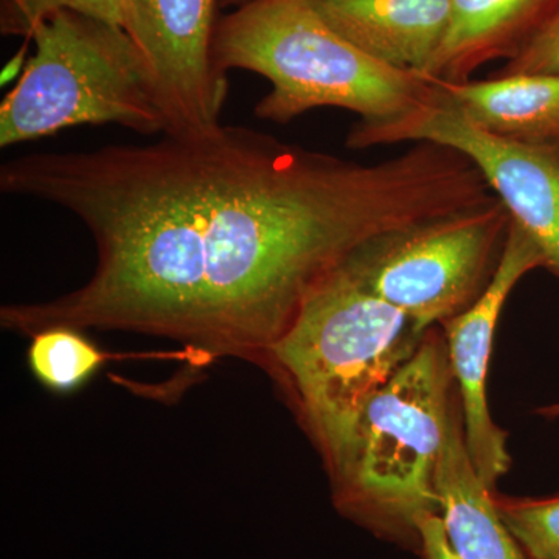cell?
<instances>
[{
	"label": "cell",
	"mask_w": 559,
	"mask_h": 559,
	"mask_svg": "<svg viewBox=\"0 0 559 559\" xmlns=\"http://www.w3.org/2000/svg\"><path fill=\"white\" fill-rule=\"evenodd\" d=\"M0 190L72 213L97 249L64 296L3 307L5 329L120 330L263 366L316 289L367 242L492 200L460 151L417 142L364 165L248 127L35 153Z\"/></svg>",
	"instance_id": "6da1fadb"
},
{
	"label": "cell",
	"mask_w": 559,
	"mask_h": 559,
	"mask_svg": "<svg viewBox=\"0 0 559 559\" xmlns=\"http://www.w3.org/2000/svg\"><path fill=\"white\" fill-rule=\"evenodd\" d=\"M110 356L80 330L50 326L33 334L27 359L33 377L51 392L80 389L108 362Z\"/></svg>",
	"instance_id": "5bb4252c"
},
{
	"label": "cell",
	"mask_w": 559,
	"mask_h": 559,
	"mask_svg": "<svg viewBox=\"0 0 559 559\" xmlns=\"http://www.w3.org/2000/svg\"><path fill=\"white\" fill-rule=\"evenodd\" d=\"M495 503L530 559H559V495L547 499L495 496Z\"/></svg>",
	"instance_id": "9a60e30c"
},
{
	"label": "cell",
	"mask_w": 559,
	"mask_h": 559,
	"mask_svg": "<svg viewBox=\"0 0 559 559\" xmlns=\"http://www.w3.org/2000/svg\"><path fill=\"white\" fill-rule=\"evenodd\" d=\"M452 381L447 341L428 334L326 465L342 514L381 538L419 547V521L440 514L436 480Z\"/></svg>",
	"instance_id": "277c9868"
},
{
	"label": "cell",
	"mask_w": 559,
	"mask_h": 559,
	"mask_svg": "<svg viewBox=\"0 0 559 559\" xmlns=\"http://www.w3.org/2000/svg\"><path fill=\"white\" fill-rule=\"evenodd\" d=\"M444 103L481 130L527 143H559V73L443 83Z\"/></svg>",
	"instance_id": "4fadbf2b"
},
{
	"label": "cell",
	"mask_w": 559,
	"mask_h": 559,
	"mask_svg": "<svg viewBox=\"0 0 559 559\" xmlns=\"http://www.w3.org/2000/svg\"><path fill=\"white\" fill-rule=\"evenodd\" d=\"M318 9L373 60L421 75L451 20V0H318Z\"/></svg>",
	"instance_id": "30bf717a"
},
{
	"label": "cell",
	"mask_w": 559,
	"mask_h": 559,
	"mask_svg": "<svg viewBox=\"0 0 559 559\" xmlns=\"http://www.w3.org/2000/svg\"><path fill=\"white\" fill-rule=\"evenodd\" d=\"M35 55L0 105V146L80 124L167 132L148 66L124 28L58 11L31 38Z\"/></svg>",
	"instance_id": "5b68a950"
},
{
	"label": "cell",
	"mask_w": 559,
	"mask_h": 559,
	"mask_svg": "<svg viewBox=\"0 0 559 559\" xmlns=\"http://www.w3.org/2000/svg\"><path fill=\"white\" fill-rule=\"evenodd\" d=\"M559 11V0H451V20L423 75L463 83L491 61L516 58Z\"/></svg>",
	"instance_id": "8fae6325"
},
{
	"label": "cell",
	"mask_w": 559,
	"mask_h": 559,
	"mask_svg": "<svg viewBox=\"0 0 559 559\" xmlns=\"http://www.w3.org/2000/svg\"><path fill=\"white\" fill-rule=\"evenodd\" d=\"M520 73H559V11L539 35L495 76Z\"/></svg>",
	"instance_id": "e0dca14e"
},
{
	"label": "cell",
	"mask_w": 559,
	"mask_h": 559,
	"mask_svg": "<svg viewBox=\"0 0 559 559\" xmlns=\"http://www.w3.org/2000/svg\"><path fill=\"white\" fill-rule=\"evenodd\" d=\"M219 0H124V32L148 66L165 135L218 128L229 80L213 58Z\"/></svg>",
	"instance_id": "ba28073f"
},
{
	"label": "cell",
	"mask_w": 559,
	"mask_h": 559,
	"mask_svg": "<svg viewBox=\"0 0 559 559\" xmlns=\"http://www.w3.org/2000/svg\"><path fill=\"white\" fill-rule=\"evenodd\" d=\"M426 334L344 263L312 293L263 366L289 393L329 465Z\"/></svg>",
	"instance_id": "3957f363"
},
{
	"label": "cell",
	"mask_w": 559,
	"mask_h": 559,
	"mask_svg": "<svg viewBox=\"0 0 559 559\" xmlns=\"http://www.w3.org/2000/svg\"><path fill=\"white\" fill-rule=\"evenodd\" d=\"M213 58L221 72L249 70L272 90L259 119L286 124L333 106L359 114V123L400 119L436 100V80L373 60L334 31L318 0H248L216 25Z\"/></svg>",
	"instance_id": "7a4b0ae2"
},
{
	"label": "cell",
	"mask_w": 559,
	"mask_h": 559,
	"mask_svg": "<svg viewBox=\"0 0 559 559\" xmlns=\"http://www.w3.org/2000/svg\"><path fill=\"white\" fill-rule=\"evenodd\" d=\"M436 485L440 516L460 559H530L503 524L492 489L485 485L471 462L463 414L455 403L451 407Z\"/></svg>",
	"instance_id": "7c38bea8"
},
{
	"label": "cell",
	"mask_w": 559,
	"mask_h": 559,
	"mask_svg": "<svg viewBox=\"0 0 559 559\" xmlns=\"http://www.w3.org/2000/svg\"><path fill=\"white\" fill-rule=\"evenodd\" d=\"M64 10L124 27V0H2L0 31L28 39L40 22Z\"/></svg>",
	"instance_id": "2e32d148"
},
{
	"label": "cell",
	"mask_w": 559,
	"mask_h": 559,
	"mask_svg": "<svg viewBox=\"0 0 559 559\" xmlns=\"http://www.w3.org/2000/svg\"><path fill=\"white\" fill-rule=\"evenodd\" d=\"M540 415H544V417H559V403L558 404H551L549 407H544V409L539 411Z\"/></svg>",
	"instance_id": "ffe728a7"
},
{
	"label": "cell",
	"mask_w": 559,
	"mask_h": 559,
	"mask_svg": "<svg viewBox=\"0 0 559 559\" xmlns=\"http://www.w3.org/2000/svg\"><path fill=\"white\" fill-rule=\"evenodd\" d=\"M511 216L496 198L479 207L389 231L345 263L374 296L421 331L468 310L491 282Z\"/></svg>",
	"instance_id": "8992f818"
},
{
	"label": "cell",
	"mask_w": 559,
	"mask_h": 559,
	"mask_svg": "<svg viewBox=\"0 0 559 559\" xmlns=\"http://www.w3.org/2000/svg\"><path fill=\"white\" fill-rule=\"evenodd\" d=\"M28 43H32V40L25 39V44L24 46H22L21 51H17L16 57H14L13 60H11L9 64H7V68L3 69L2 84H5L7 81L13 80L14 76H16L17 73H20L22 61H24L25 51H27Z\"/></svg>",
	"instance_id": "d6986e66"
},
{
	"label": "cell",
	"mask_w": 559,
	"mask_h": 559,
	"mask_svg": "<svg viewBox=\"0 0 559 559\" xmlns=\"http://www.w3.org/2000/svg\"><path fill=\"white\" fill-rule=\"evenodd\" d=\"M544 267L543 253L532 238L511 221L506 248L487 289L460 314L444 322L451 371L462 399L466 450L488 488L510 469L507 433L489 415L487 374L496 325L511 290L528 272Z\"/></svg>",
	"instance_id": "9c48e42d"
},
{
	"label": "cell",
	"mask_w": 559,
	"mask_h": 559,
	"mask_svg": "<svg viewBox=\"0 0 559 559\" xmlns=\"http://www.w3.org/2000/svg\"><path fill=\"white\" fill-rule=\"evenodd\" d=\"M400 142L439 143L469 157L511 221L543 253L544 267L559 278V143L521 142L481 130L440 92L400 119L355 124L347 139L353 150Z\"/></svg>",
	"instance_id": "52a82bcc"
},
{
	"label": "cell",
	"mask_w": 559,
	"mask_h": 559,
	"mask_svg": "<svg viewBox=\"0 0 559 559\" xmlns=\"http://www.w3.org/2000/svg\"><path fill=\"white\" fill-rule=\"evenodd\" d=\"M419 554L423 559H460L452 549L440 514L432 513L423 518L418 524Z\"/></svg>",
	"instance_id": "ac0fdd59"
},
{
	"label": "cell",
	"mask_w": 559,
	"mask_h": 559,
	"mask_svg": "<svg viewBox=\"0 0 559 559\" xmlns=\"http://www.w3.org/2000/svg\"><path fill=\"white\" fill-rule=\"evenodd\" d=\"M245 2H248V0H219V7H240Z\"/></svg>",
	"instance_id": "44dd1931"
}]
</instances>
